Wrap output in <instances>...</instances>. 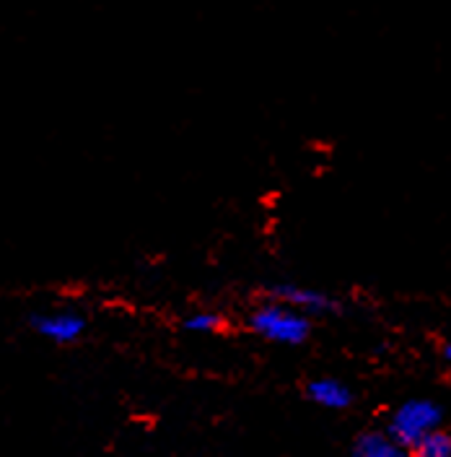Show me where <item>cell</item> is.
Instances as JSON below:
<instances>
[{
  "mask_svg": "<svg viewBox=\"0 0 451 457\" xmlns=\"http://www.w3.org/2000/svg\"><path fill=\"white\" fill-rule=\"evenodd\" d=\"M247 328L257 338L275 343V345H301L309 341L311 317L278 302L262 299L252 312L247 314Z\"/></svg>",
  "mask_w": 451,
  "mask_h": 457,
  "instance_id": "obj_1",
  "label": "cell"
},
{
  "mask_svg": "<svg viewBox=\"0 0 451 457\" xmlns=\"http://www.w3.org/2000/svg\"><path fill=\"white\" fill-rule=\"evenodd\" d=\"M444 421V408L430 398L405 400L387 424V434L397 445L413 450L418 442H423L428 434L439 431Z\"/></svg>",
  "mask_w": 451,
  "mask_h": 457,
  "instance_id": "obj_2",
  "label": "cell"
},
{
  "mask_svg": "<svg viewBox=\"0 0 451 457\" xmlns=\"http://www.w3.org/2000/svg\"><path fill=\"white\" fill-rule=\"evenodd\" d=\"M262 299L285 304L296 312L307 314V317H330V314L342 312V302L335 294L316 288V286L293 284V281H275V284H265L259 291Z\"/></svg>",
  "mask_w": 451,
  "mask_h": 457,
  "instance_id": "obj_3",
  "label": "cell"
},
{
  "mask_svg": "<svg viewBox=\"0 0 451 457\" xmlns=\"http://www.w3.org/2000/svg\"><path fill=\"white\" fill-rule=\"evenodd\" d=\"M86 317L78 310H53V312L31 314V328L57 345L76 343L86 333Z\"/></svg>",
  "mask_w": 451,
  "mask_h": 457,
  "instance_id": "obj_4",
  "label": "cell"
},
{
  "mask_svg": "<svg viewBox=\"0 0 451 457\" xmlns=\"http://www.w3.org/2000/svg\"><path fill=\"white\" fill-rule=\"evenodd\" d=\"M304 395L309 403L324 408V411H345L353 405V390L340 382L335 377H316V379H309L307 387H304Z\"/></svg>",
  "mask_w": 451,
  "mask_h": 457,
  "instance_id": "obj_5",
  "label": "cell"
},
{
  "mask_svg": "<svg viewBox=\"0 0 451 457\" xmlns=\"http://www.w3.org/2000/svg\"><path fill=\"white\" fill-rule=\"evenodd\" d=\"M350 457H413V450L397 445L387 431H364L356 436Z\"/></svg>",
  "mask_w": 451,
  "mask_h": 457,
  "instance_id": "obj_6",
  "label": "cell"
},
{
  "mask_svg": "<svg viewBox=\"0 0 451 457\" xmlns=\"http://www.w3.org/2000/svg\"><path fill=\"white\" fill-rule=\"evenodd\" d=\"M224 328V314L218 312H193L182 320V330H187L193 336H210V333H218Z\"/></svg>",
  "mask_w": 451,
  "mask_h": 457,
  "instance_id": "obj_7",
  "label": "cell"
},
{
  "mask_svg": "<svg viewBox=\"0 0 451 457\" xmlns=\"http://www.w3.org/2000/svg\"><path fill=\"white\" fill-rule=\"evenodd\" d=\"M413 457H451V434L439 428L413 447Z\"/></svg>",
  "mask_w": 451,
  "mask_h": 457,
  "instance_id": "obj_8",
  "label": "cell"
},
{
  "mask_svg": "<svg viewBox=\"0 0 451 457\" xmlns=\"http://www.w3.org/2000/svg\"><path fill=\"white\" fill-rule=\"evenodd\" d=\"M444 361H447V364L451 367V343H447V345H444Z\"/></svg>",
  "mask_w": 451,
  "mask_h": 457,
  "instance_id": "obj_9",
  "label": "cell"
}]
</instances>
